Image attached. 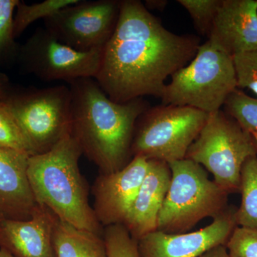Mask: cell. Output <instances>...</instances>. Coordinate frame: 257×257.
Instances as JSON below:
<instances>
[{"instance_id":"1","label":"cell","mask_w":257,"mask_h":257,"mask_svg":"<svg viewBox=\"0 0 257 257\" xmlns=\"http://www.w3.org/2000/svg\"><path fill=\"white\" fill-rule=\"evenodd\" d=\"M199 46L197 37L166 29L141 2L123 0L94 79L114 102L160 97L166 79L187 66Z\"/></svg>"},{"instance_id":"2","label":"cell","mask_w":257,"mask_h":257,"mask_svg":"<svg viewBox=\"0 0 257 257\" xmlns=\"http://www.w3.org/2000/svg\"><path fill=\"white\" fill-rule=\"evenodd\" d=\"M69 84L71 135L100 174L121 170L133 159L135 126L148 109L147 103L143 98L114 102L94 78L79 79Z\"/></svg>"},{"instance_id":"3","label":"cell","mask_w":257,"mask_h":257,"mask_svg":"<svg viewBox=\"0 0 257 257\" xmlns=\"http://www.w3.org/2000/svg\"><path fill=\"white\" fill-rule=\"evenodd\" d=\"M82 149L71 134L50 151L30 156L28 177L37 204L61 220L103 236L104 227L89 203V186L81 174Z\"/></svg>"},{"instance_id":"4","label":"cell","mask_w":257,"mask_h":257,"mask_svg":"<svg viewBox=\"0 0 257 257\" xmlns=\"http://www.w3.org/2000/svg\"><path fill=\"white\" fill-rule=\"evenodd\" d=\"M236 89L232 57L207 40L189 64L172 76L160 97L164 105L189 106L211 114L221 110Z\"/></svg>"},{"instance_id":"5","label":"cell","mask_w":257,"mask_h":257,"mask_svg":"<svg viewBox=\"0 0 257 257\" xmlns=\"http://www.w3.org/2000/svg\"><path fill=\"white\" fill-rule=\"evenodd\" d=\"M170 188L157 221V230L182 234L205 218L216 217L229 206L228 194L208 177L204 167L192 160L169 164Z\"/></svg>"},{"instance_id":"6","label":"cell","mask_w":257,"mask_h":257,"mask_svg":"<svg viewBox=\"0 0 257 257\" xmlns=\"http://www.w3.org/2000/svg\"><path fill=\"white\" fill-rule=\"evenodd\" d=\"M257 156L253 135L225 111L209 114L207 122L187 152L186 158L202 166L228 194L239 192L244 162Z\"/></svg>"},{"instance_id":"7","label":"cell","mask_w":257,"mask_h":257,"mask_svg":"<svg viewBox=\"0 0 257 257\" xmlns=\"http://www.w3.org/2000/svg\"><path fill=\"white\" fill-rule=\"evenodd\" d=\"M209 114L184 106L163 105L147 109L135 126L133 158L141 157L168 164L184 160Z\"/></svg>"},{"instance_id":"8","label":"cell","mask_w":257,"mask_h":257,"mask_svg":"<svg viewBox=\"0 0 257 257\" xmlns=\"http://www.w3.org/2000/svg\"><path fill=\"white\" fill-rule=\"evenodd\" d=\"M71 97L64 85L7 94L5 100L36 155L71 134Z\"/></svg>"},{"instance_id":"9","label":"cell","mask_w":257,"mask_h":257,"mask_svg":"<svg viewBox=\"0 0 257 257\" xmlns=\"http://www.w3.org/2000/svg\"><path fill=\"white\" fill-rule=\"evenodd\" d=\"M102 50H74L57 40L46 29L38 28L20 49L19 57L25 70L42 80L70 83L95 78Z\"/></svg>"},{"instance_id":"10","label":"cell","mask_w":257,"mask_h":257,"mask_svg":"<svg viewBox=\"0 0 257 257\" xmlns=\"http://www.w3.org/2000/svg\"><path fill=\"white\" fill-rule=\"evenodd\" d=\"M120 1H79L44 20L57 40L80 52L102 50L114 32Z\"/></svg>"},{"instance_id":"11","label":"cell","mask_w":257,"mask_h":257,"mask_svg":"<svg viewBox=\"0 0 257 257\" xmlns=\"http://www.w3.org/2000/svg\"><path fill=\"white\" fill-rule=\"evenodd\" d=\"M236 209L228 207L212 222L193 232L169 234L156 231L138 240L141 257H199L211 248L226 245L237 226Z\"/></svg>"},{"instance_id":"12","label":"cell","mask_w":257,"mask_h":257,"mask_svg":"<svg viewBox=\"0 0 257 257\" xmlns=\"http://www.w3.org/2000/svg\"><path fill=\"white\" fill-rule=\"evenodd\" d=\"M148 166L149 160L135 157L121 170L96 177L92 187V208L103 227L124 224Z\"/></svg>"},{"instance_id":"13","label":"cell","mask_w":257,"mask_h":257,"mask_svg":"<svg viewBox=\"0 0 257 257\" xmlns=\"http://www.w3.org/2000/svg\"><path fill=\"white\" fill-rule=\"evenodd\" d=\"M209 42L231 55L257 49V0H221Z\"/></svg>"},{"instance_id":"14","label":"cell","mask_w":257,"mask_h":257,"mask_svg":"<svg viewBox=\"0 0 257 257\" xmlns=\"http://www.w3.org/2000/svg\"><path fill=\"white\" fill-rule=\"evenodd\" d=\"M57 219L37 204L28 220H0V248L13 257H57L52 239Z\"/></svg>"},{"instance_id":"15","label":"cell","mask_w":257,"mask_h":257,"mask_svg":"<svg viewBox=\"0 0 257 257\" xmlns=\"http://www.w3.org/2000/svg\"><path fill=\"white\" fill-rule=\"evenodd\" d=\"M30 157L0 147V220H28L36 209L28 177Z\"/></svg>"},{"instance_id":"16","label":"cell","mask_w":257,"mask_h":257,"mask_svg":"<svg viewBox=\"0 0 257 257\" xmlns=\"http://www.w3.org/2000/svg\"><path fill=\"white\" fill-rule=\"evenodd\" d=\"M171 178L168 163L149 160L146 175L123 224L134 239L138 241L157 230L159 214L170 188Z\"/></svg>"},{"instance_id":"17","label":"cell","mask_w":257,"mask_h":257,"mask_svg":"<svg viewBox=\"0 0 257 257\" xmlns=\"http://www.w3.org/2000/svg\"><path fill=\"white\" fill-rule=\"evenodd\" d=\"M52 239L57 257H108L103 236L78 229L58 217Z\"/></svg>"},{"instance_id":"18","label":"cell","mask_w":257,"mask_h":257,"mask_svg":"<svg viewBox=\"0 0 257 257\" xmlns=\"http://www.w3.org/2000/svg\"><path fill=\"white\" fill-rule=\"evenodd\" d=\"M241 204L235 213L236 225L257 230V156L243 164L240 178Z\"/></svg>"},{"instance_id":"19","label":"cell","mask_w":257,"mask_h":257,"mask_svg":"<svg viewBox=\"0 0 257 257\" xmlns=\"http://www.w3.org/2000/svg\"><path fill=\"white\" fill-rule=\"evenodd\" d=\"M79 1L80 0H45L32 5L19 1L13 25L15 38L20 36L34 22L40 19L44 20L50 18L66 7L77 4Z\"/></svg>"},{"instance_id":"20","label":"cell","mask_w":257,"mask_h":257,"mask_svg":"<svg viewBox=\"0 0 257 257\" xmlns=\"http://www.w3.org/2000/svg\"><path fill=\"white\" fill-rule=\"evenodd\" d=\"M5 97L0 99V147L28 154L30 156L36 155L10 110Z\"/></svg>"},{"instance_id":"21","label":"cell","mask_w":257,"mask_h":257,"mask_svg":"<svg viewBox=\"0 0 257 257\" xmlns=\"http://www.w3.org/2000/svg\"><path fill=\"white\" fill-rule=\"evenodd\" d=\"M225 112L240 126L251 133L257 132V98L251 97L236 89L226 99Z\"/></svg>"},{"instance_id":"22","label":"cell","mask_w":257,"mask_h":257,"mask_svg":"<svg viewBox=\"0 0 257 257\" xmlns=\"http://www.w3.org/2000/svg\"><path fill=\"white\" fill-rule=\"evenodd\" d=\"M103 238L108 257H141L138 240L134 239L124 225L106 226Z\"/></svg>"},{"instance_id":"23","label":"cell","mask_w":257,"mask_h":257,"mask_svg":"<svg viewBox=\"0 0 257 257\" xmlns=\"http://www.w3.org/2000/svg\"><path fill=\"white\" fill-rule=\"evenodd\" d=\"M221 0H178L192 17L199 32L209 35Z\"/></svg>"},{"instance_id":"24","label":"cell","mask_w":257,"mask_h":257,"mask_svg":"<svg viewBox=\"0 0 257 257\" xmlns=\"http://www.w3.org/2000/svg\"><path fill=\"white\" fill-rule=\"evenodd\" d=\"M238 89H248L257 96V49L232 56Z\"/></svg>"},{"instance_id":"25","label":"cell","mask_w":257,"mask_h":257,"mask_svg":"<svg viewBox=\"0 0 257 257\" xmlns=\"http://www.w3.org/2000/svg\"><path fill=\"white\" fill-rule=\"evenodd\" d=\"M19 0H0V59L16 51L13 25L14 11Z\"/></svg>"},{"instance_id":"26","label":"cell","mask_w":257,"mask_h":257,"mask_svg":"<svg viewBox=\"0 0 257 257\" xmlns=\"http://www.w3.org/2000/svg\"><path fill=\"white\" fill-rule=\"evenodd\" d=\"M225 246L229 257H257V230L237 226Z\"/></svg>"},{"instance_id":"27","label":"cell","mask_w":257,"mask_h":257,"mask_svg":"<svg viewBox=\"0 0 257 257\" xmlns=\"http://www.w3.org/2000/svg\"><path fill=\"white\" fill-rule=\"evenodd\" d=\"M199 257H229V253L226 250L225 245L216 246L211 248L207 252L203 253L202 256Z\"/></svg>"},{"instance_id":"28","label":"cell","mask_w":257,"mask_h":257,"mask_svg":"<svg viewBox=\"0 0 257 257\" xmlns=\"http://www.w3.org/2000/svg\"><path fill=\"white\" fill-rule=\"evenodd\" d=\"M167 4V2L165 1H147V5L145 6H149L155 9H162V8H165V6Z\"/></svg>"},{"instance_id":"29","label":"cell","mask_w":257,"mask_h":257,"mask_svg":"<svg viewBox=\"0 0 257 257\" xmlns=\"http://www.w3.org/2000/svg\"><path fill=\"white\" fill-rule=\"evenodd\" d=\"M8 78L5 74L0 73V87H7L8 85Z\"/></svg>"},{"instance_id":"30","label":"cell","mask_w":257,"mask_h":257,"mask_svg":"<svg viewBox=\"0 0 257 257\" xmlns=\"http://www.w3.org/2000/svg\"><path fill=\"white\" fill-rule=\"evenodd\" d=\"M8 94V89L7 87H0V99H3Z\"/></svg>"},{"instance_id":"31","label":"cell","mask_w":257,"mask_h":257,"mask_svg":"<svg viewBox=\"0 0 257 257\" xmlns=\"http://www.w3.org/2000/svg\"><path fill=\"white\" fill-rule=\"evenodd\" d=\"M0 257H13L8 251L4 248H0Z\"/></svg>"},{"instance_id":"32","label":"cell","mask_w":257,"mask_h":257,"mask_svg":"<svg viewBox=\"0 0 257 257\" xmlns=\"http://www.w3.org/2000/svg\"><path fill=\"white\" fill-rule=\"evenodd\" d=\"M251 134L253 135V138H254L255 142H256L257 145V132H253V133H251Z\"/></svg>"}]
</instances>
